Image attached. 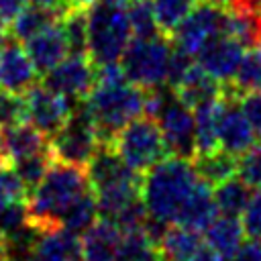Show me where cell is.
Instances as JSON below:
<instances>
[{"mask_svg": "<svg viewBox=\"0 0 261 261\" xmlns=\"http://www.w3.org/2000/svg\"><path fill=\"white\" fill-rule=\"evenodd\" d=\"M37 69L27 55L24 47L16 39H4L0 43V90L22 96L33 84H37Z\"/></svg>", "mask_w": 261, "mask_h": 261, "instance_id": "14", "label": "cell"}, {"mask_svg": "<svg viewBox=\"0 0 261 261\" xmlns=\"http://www.w3.org/2000/svg\"><path fill=\"white\" fill-rule=\"evenodd\" d=\"M120 237L122 232L112 220L98 218L84 230L80 239L82 261H114Z\"/></svg>", "mask_w": 261, "mask_h": 261, "instance_id": "19", "label": "cell"}, {"mask_svg": "<svg viewBox=\"0 0 261 261\" xmlns=\"http://www.w3.org/2000/svg\"><path fill=\"white\" fill-rule=\"evenodd\" d=\"M6 37H8V24H6V22L0 18V43H2Z\"/></svg>", "mask_w": 261, "mask_h": 261, "instance_id": "44", "label": "cell"}, {"mask_svg": "<svg viewBox=\"0 0 261 261\" xmlns=\"http://www.w3.org/2000/svg\"><path fill=\"white\" fill-rule=\"evenodd\" d=\"M24 51L31 57V61L41 77L49 69H53L69 53V41H67L65 29L61 24V18L55 20L53 24L45 27L37 35L29 37L24 41Z\"/></svg>", "mask_w": 261, "mask_h": 261, "instance_id": "16", "label": "cell"}, {"mask_svg": "<svg viewBox=\"0 0 261 261\" xmlns=\"http://www.w3.org/2000/svg\"><path fill=\"white\" fill-rule=\"evenodd\" d=\"M114 261H165L159 249V243L145 230L135 228L122 232Z\"/></svg>", "mask_w": 261, "mask_h": 261, "instance_id": "25", "label": "cell"}, {"mask_svg": "<svg viewBox=\"0 0 261 261\" xmlns=\"http://www.w3.org/2000/svg\"><path fill=\"white\" fill-rule=\"evenodd\" d=\"M243 241H245V228L239 216L216 214V218L206 226V243L222 259H228Z\"/></svg>", "mask_w": 261, "mask_h": 261, "instance_id": "23", "label": "cell"}, {"mask_svg": "<svg viewBox=\"0 0 261 261\" xmlns=\"http://www.w3.org/2000/svg\"><path fill=\"white\" fill-rule=\"evenodd\" d=\"M192 161H194L198 177L204 179L206 184H210L212 188L216 184L237 175V157L222 149H216V151H210L204 155H196Z\"/></svg>", "mask_w": 261, "mask_h": 261, "instance_id": "28", "label": "cell"}, {"mask_svg": "<svg viewBox=\"0 0 261 261\" xmlns=\"http://www.w3.org/2000/svg\"><path fill=\"white\" fill-rule=\"evenodd\" d=\"M159 130L163 135L169 155L194 159L196 157V139H194V112L186 106L171 90L169 98L155 114Z\"/></svg>", "mask_w": 261, "mask_h": 261, "instance_id": "10", "label": "cell"}, {"mask_svg": "<svg viewBox=\"0 0 261 261\" xmlns=\"http://www.w3.org/2000/svg\"><path fill=\"white\" fill-rule=\"evenodd\" d=\"M222 16L224 10L208 2L192 8L188 16L179 22V27L173 31V45L194 57L204 47V43H208L214 35L222 31Z\"/></svg>", "mask_w": 261, "mask_h": 261, "instance_id": "12", "label": "cell"}, {"mask_svg": "<svg viewBox=\"0 0 261 261\" xmlns=\"http://www.w3.org/2000/svg\"><path fill=\"white\" fill-rule=\"evenodd\" d=\"M133 37L122 2L102 0L86 8V53L98 65L116 63Z\"/></svg>", "mask_w": 261, "mask_h": 261, "instance_id": "5", "label": "cell"}, {"mask_svg": "<svg viewBox=\"0 0 261 261\" xmlns=\"http://www.w3.org/2000/svg\"><path fill=\"white\" fill-rule=\"evenodd\" d=\"M226 86L237 96L247 92H261V43L243 51V57Z\"/></svg>", "mask_w": 261, "mask_h": 261, "instance_id": "26", "label": "cell"}, {"mask_svg": "<svg viewBox=\"0 0 261 261\" xmlns=\"http://www.w3.org/2000/svg\"><path fill=\"white\" fill-rule=\"evenodd\" d=\"M4 259H6V239L0 232V261H4Z\"/></svg>", "mask_w": 261, "mask_h": 261, "instance_id": "43", "label": "cell"}, {"mask_svg": "<svg viewBox=\"0 0 261 261\" xmlns=\"http://www.w3.org/2000/svg\"><path fill=\"white\" fill-rule=\"evenodd\" d=\"M22 102H24L27 122L39 128L47 139L53 137L67 122L75 104L73 100L47 88L45 84H33L22 94Z\"/></svg>", "mask_w": 261, "mask_h": 261, "instance_id": "9", "label": "cell"}, {"mask_svg": "<svg viewBox=\"0 0 261 261\" xmlns=\"http://www.w3.org/2000/svg\"><path fill=\"white\" fill-rule=\"evenodd\" d=\"M86 175L96 196L98 218L112 220L126 204L141 196L143 173L130 169L110 145H100L86 165Z\"/></svg>", "mask_w": 261, "mask_h": 261, "instance_id": "4", "label": "cell"}, {"mask_svg": "<svg viewBox=\"0 0 261 261\" xmlns=\"http://www.w3.org/2000/svg\"><path fill=\"white\" fill-rule=\"evenodd\" d=\"M80 102L92 118L102 145H110L126 122L145 114V90L124 77L118 61L96 67V84Z\"/></svg>", "mask_w": 261, "mask_h": 261, "instance_id": "1", "label": "cell"}, {"mask_svg": "<svg viewBox=\"0 0 261 261\" xmlns=\"http://www.w3.org/2000/svg\"><path fill=\"white\" fill-rule=\"evenodd\" d=\"M51 161H53V157H51V153H49V149H47V151H41V153L27 155V157L14 161L10 167L16 171V175H18L20 181L24 184L27 192L31 194V192L35 190V186L43 179V175L47 173Z\"/></svg>", "mask_w": 261, "mask_h": 261, "instance_id": "32", "label": "cell"}, {"mask_svg": "<svg viewBox=\"0 0 261 261\" xmlns=\"http://www.w3.org/2000/svg\"><path fill=\"white\" fill-rule=\"evenodd\" d=\"M239 218L249 239H261V188H255V192L249 196Z\"/></svg>", "mask_w": 261, "mask_h": 261, "instance_id": "36", "label": "cell"}, {"mask_svg": "<svg viewBox=\"0 0 261 261\" xmlns=\"http://www.w3.org/2000/svg\"><path fill=\"white\" fill-rule=\"evenodd\" d=\"M204 2H208V4H212L216 8H220V10H228L234 4V0H204Z\"/></svg>", "mask_w": 261, "mask_h": 261, "instance_id": "42", "label": "cell"}, {"mask_svg": "<svg viewBox=\"0 0 261 261\" xmlns=\"http://www.w3.org/2000/svg\"><path fill=\"white\" fill-rule=\"evenodd\" d=\"M200 245H202L200 230L181 224H167L159 239V249L165 261H188Z\"/></svg>", "mask_w": 261, "mask_h": 261, "instance_id": "24", "label": "cell"}, {"mask_svg": "<svg viewBox=\"0 0 261 261\" xmlns=\"http://www.w3.org/2000/svg\"><path fill=\"white\" fill-rule=\"evenodd\" d=\"M90 188L86 167L51 161L43 179L27 196L29 222L39 230L59 226L63 212Z\"/></svg>", "mask_w": 261, "mask_h": 261, "instance_id": "3", "label": "cell"}, {"mask_svg": "<svg viewBox=\"0 0 261 261\" xmlns=\"http://www.w3.org/2000/svg\"><path fill=\"white\" fill-rule=\"evenodd\" d=\"M124 8H126V16L135 37H149L159 33L153 16L151 0H128L124 2Z\"/></svg>", "mask_w": 261, "mask_h": 261, "instance_id": "33", "label": "cell"}, {"mask_svg": "<svg viewBox=\"0 0 261 261\" xmlns=\"http://www.w3.org/2000/svg\"><path fill=\"white\" fill-rule=\"evenodd\" d=\"M27 4V0H0V18L10 24L12 18L22 10V6Z\"/></svg>", "mask_w": 261, "mask_h": 261, "instance_id": "39", "label": "cell"}, {"mask_svg": "<svg viewBox=\"0 0 261 261\" xmlns=\"http://www.w3.org/2000/svg\"><path fill=\"white\" fill-rule=\"evenodd\" d=\"M171 49L173 47L169 37L161 33L149 37H135L128 41L126 49L118 59L120 69L130 84L143 90L165 86Z\"/></svg>", "mask_w": 261, "mask_h": 261, "instance_id": "6", "label": "cell"}, {"mask_svg": "<svg viewBox=\"0 0 261 261\" xmlns=\"http://www.w3.org/2000/svg\"><path fill=\"white\" fill-rule=\"evenodd\" d=\"M114 2H122V4H124V2H128V0H114Z\"/></svg>", "mask_w": 261, "mask_h": 261, "instance_id": "46", "label": "cell"}, {"mask_svg": "<svg viewBox=\"0 0 261 261\" xmlns=\"http://www.w3.org/2000/svg\"><path fill=\"white\" fill-rule=\"evenodd\" d=\"M188 261H222V257L206 243V245H200V247L196 249V253H194Z\"/></svg>", "mask_w": 261, "mask_h": 261, "instance_id": "40", "label": "cell"}, {"mask_svg": "<svg viewBox=\"0 0 261 261\" xmlns=\"http://www.w3.org/2000/svg\"><path fill=\"white\" fill-rule=\"evenodd\" d=\"M49 149V139L31 122H14L0 126V157L6 165Z\"/></svg>", "mask_w": 261, "mask_h": 261, "instance_id": "18", "label": "cell"}, {"mask_svg": "<svg viewBox=\"0 0 261 261\" xmlns=\"http://www.w3.org/2000/svg\"><path fill=\"white\" fill-rule=\"evenodd\" d=\"M243 51H245V47L237 39H232L230 35L220 31L208 43H204V47L194 57L198 59V65L204 71H208L218 82L226 84V82H230V77L243 57Z\"/></svg>", "mask_w": 261, "mask_h": 261, "instance_id": "15", "label": "cell"}, {"mask_svg": "<svg viewBox=\"0 0 261 261\" xmlns=\"http://www.w3.org/2000/svg\"><path fill=\"white\" fill-rule=\"evenodd\" d=\"M110 147L130 169L139 173H145L165 155H169L157 120L147 114L126 122L114 135Z\"/></svg>", "mask_w": 261, "mask_h": 261, "instance_id": "7", "label": "cell"}, {"mask_svg": "<svg viewBox=\"0 0 261 261\" xmlns=\"http://www.w3.org/2000/svg\"><path fill=\"white\" fill-rule=\"evenodd\" d=\"M198 179L194 161L186 157L165 155L149 167L141 181V200L149 218L161 224H173Z\"/></svg>", "mask_w": 261, "mask_h": 261, "instance_id": "2", "label": "cell"}, {"mask_svg": "<svg viewBox=\"0 0 261 261\" xmlns=\"http://www.w3.org/2000/svg\"><path fill=\"white\" fill-rule=\"evenodd\" d=\"M222 102H224V92L192 108L196 155H204L218 149V116H220Z\"/></svg>", "mask_w": 261, "mask_h": 261, "instance_id": "22", "label": "cell"}, {"mask_svg": "<svg viewBox=\"0 0 261 261\" xmlns=\"http://www.w3.org/2000/svg\"><path fill=\"white\" fill-rule=\"evenodd\" d=\"M100 145V135L80 100L73 104L67 122L53 137H49V153L53 161L71 163L80 167L88 165V161L94 157Z\"/></svg>", "mask_w": 261, "mask_h": 261, "instance_id": "8", "label": "cell"}, {"mask_svg": "<svg viewBox=\"0 0 261 261\" xmlns=\"http://www.w3.org/2000/svg\"><path fill=\"white\" fill-rule=\"evenodd\" d=\"M43 84L77 102L86 98L96 84V63L88 57V53H67L43 75Z\"/></svg>", "mask_w": 261, "mask_h": 261, "instance_id": "11", "label": "cell"}, {"mask_svg": "<svg viewBox=\"0 0 261 261\" xmlns=\"http://www.w3.org/2000/svg\"><path fill=\"white\" fill-rule=\"evenodd\" d=\"M216 214H218V210L214 204L212 186L206 184L204 179H198V184L194 186L192 194L188 196V200L181 206L173 224H181V226H188V228L202 232L216 218Z\"/></svg>", "mask_w": 261, "mask_h": 261, "instance_id": "20", "label": "cell"}, {"mask_svg": "<svg viewBox=\"0 0 261 261\" xmlns=\"http://www.w3.org/2000/svg\"><path fill=\"white\" fill-rule=\"evenodd\" d=\"M31 4H37V6H45V8H51L55 12H65L71 8V0H29Z\"/></svg>", "mask_w": 261, "mask_h": 261, "instance_id": "41", "label": "cell"}, {"mask_svg": "<svg viewBox=\"0 0 261 261\" xmlns=\"http://www.w3.org/2000/svg\"><path fill=\"white\" fill-rule=\"evenodd\" d=\"M255 143V133L239 104V96L224 84V102L218 116V149L239 157Z\"/></svg>", "mask_w": 261, "mask_h": 261, "instance_id": "13", "label": "cell"}, {"mask_svg": "<svg viewBox=\"0 0 261 261\" xmlns=\"http://www.w3.org/2000/svg\"><path fill=\"white\" fill-rule=\"evenodd\" d=\"M29 222V212H27V200H14L6 202L0 206V232L4 239L18 228H22Z\"/></svg>", "mask_w": 261, "mask_h": 261, "instance_id": "35", "label": "cell"}, {"mask_svg": "<svg viewBox=\"0 0 261 261\" xmlns=\"http://www.w3.org/2000/svg\"><path fill=\"white\" fill-rule=\"evenodd\" d=\"M27 196L29 192L20 181V177L16 175V171L10 165H2L0 167V206L14 200H27Z\"/></svg>", "mask_w": 261, "mask_h": 261, "instance_id": "37", "label": "cell"}, {"mask_svg": "<svg viewBox=\"0 0 261 261\" xmlns=\"http://www.w3.org/2000/svg\"><path fill=\"white\" fill-rule=\"evenodd\" d=\"M151 8L159 33L171 39L173 31L194 8V0H151Z\"/></svg>", "mask_w": 261, "mask_h": 261, "instance_id": "31", "label": "cell"}, {"mask_svg": "<svg viewBox=\"0 0 261 261\" xmlns=\"http://www.w3.org/2000/svg\"><path fill=\"white\" fill-rule=\"evenodd\" d=\"M22 261H82L80 237L61 226L39 230Z\"/></svg>", "mask_w": 261, "mask_h": 261, "instance_id": "17", "label": "cell"}, {"mask_svg": "<svg viewBox=\"0 0 261 261\" xmlns=\"http://www.w3.org/2000/svg\"><path fill=\"white\" fill-rule=\"evenodd\" d=\"M98 220V204H96V196L92 192V188H88L61 216L59 226L69 230V232H84L92 222Z\"/></svg>", "mask_w": 261, "mask_h": 261, "instance_id": "30", "label": "cell"}, {"mask_svg": "<svg viewBox=\"0 0 261 261\" xmlns=\"http://www.w3.org/2000/svg\"><path fill=\"white\" fill-rule=\"evenodd\" d=\"M61 18V12H55L51 8L45 6H37V4H24L22 10L12 18V22L8 24V31L12 35V39L16 41H27L29 37L37 35L39 31H43L45 27L53 24L55 20Z\"/></svg>", "mask_w": 261, "mask_h": 261, "instance_id": "27", "label": "cell"}, {"mask_svg": "<svg viewBox=\"0 0 261 261\" xmlns=\"http://www.w3.org/2000/svg\"><path fill=\"white\" fill-rule=\"evenodd\" d=\"M214 204L218 214H226V216H241V212L247 206V200L251 196V188L239 177L232 175L220 184L214 186Z\"/></svg>", "mask_w": 261, "mask_h": 261, "instance_id": "29", "label": "cell"}, {"mask_svg": "<svg viewBox=\"0 0 261 261\" xmlns=\"http://www.w3.org/2000/svg\"><path fill=\"white\" fill-rule=\"evenodd\" d=\"M237 175L249 188H261V145H251L237 157Z\"/></svg>", "mask_w": 261, "mask_h": 261, "instance_id": "34", "label": "cell"}, {"mask_svg": "<svg viewBox=\"0 0 261 261\" xmlns=\"http://www.w3.org/2000/svg\"><path fill=\"white\" fill-rule=\"evenodd\" d=\"M239 104L255 133V139L261 141V92H247L239 96Z\"/></svg>", "mask_w": 261, "mask_h": 261, "instance_id": "38", "label": "cell"}, {"mask_svg": "<svg viewBox=\"0 0 261 261\" xmlns=\"http://www.w3.org/2000/svg\"><path fill=\"white\" fill-rule=\"evenodd\" d=\"M4 261H12V259H8V257H6V259H4Z\"/></svg>", "mask_w": 261, "mask_h": 261, "instance_id": "47", "label": "cell"}, {"mask_svg": "<svg viewBox=\"0 0 261 261\" xmlns=\"http://www.w3.org/2000/svg\"><path fill=\"white\" fill-rule=\"evenodd\" d=\"M2 165H6V163H4V159H2V157H0V167H2Z\"/></svg>", "mask_w": 261, "mask_h": 261, "instance_id": "45", "label": "cell"}, {"mask_svg": "<svg viewBox=\"0 0 261 261\" xmlns=\"http://www.w3.org/2000/svg\"><path fill=\"white\" fill-rule=\"evenodd\" d=\"M222 92H224V84L218 82L216 77H212L208 71H204L198 63H192L190 69L179 80V84L173 88V94L190 108H194L210 98H216Z\"/></svg>", "mask_w": 261, "mask_h": 261, "instance_id": "21", "label": "cell"}]
</instances>
